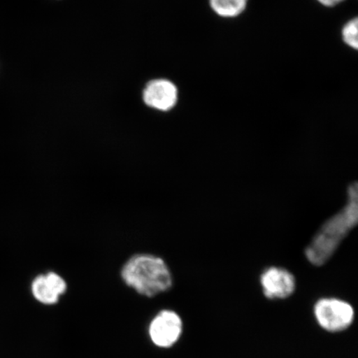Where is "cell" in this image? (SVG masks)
<instances>
[{
  "label": "cell",
  "instance_id": "obj_7",
  "mask_svg": "<svg viewBox=\"0 0 358 358\" xmlns=\"http://www.w3.org/2000/svg\"><path fill=\"white\" fill-rule=\"evenodd\" d=\"M263 292L271 299H285L294 293L295 279L289 271L280 267H271L261 276Z\"/></svg>",
  "mask_w": 358,
  "mask_h": 358
},
{
  "label": "cell",
  "instance_id": "obj_10",
  "mask_svg": "<svg viewBox=\"0 0 358 358\" xmlns=\"http://www.w3.org/2000/svg\"><path fill=\"white\" fill-rule=\"evenodd\" d=\"M317 1L320 3L322 6L326 7H334L344 1V0H317Z\"/></svg>",
  "mask_w": 358,
  "mask_h": 358
},
{
  "label": "cell",
  "instance_id": "obj_2",
  "mask_svg": "<svg viewBox=\"0 0 358 358\" xmlns=\"http://www.w3.org/2000/svg\"><path fill=\"white\" fill-rule=\"evenodd\" d=\"M120 275L125 285L146 297L166 292L173 285L166 262L152 254L134 255L124 263Z\"/></svg>",
  "mask_w": 358,
  "mask_h": 358
},
{
  "label": "cell",
  "instance_id": "obj_6",
  "mask_svg": "<svg viewBox=\"0 0 358 358\" xmlns=\"http://www.w3.org/2000/svg\"><path fill=\"white\" fill-rule=\"evenodd\" d=\"M31 289L36 301L45 306H53L66 292L67 284L59 274L49 271L36 277Z\"/></svg>",
  "mask_w": 358,
  "mask_h": 358
},
{
  "label": "cell",
  "instance_id": "obj_9",
  "mask_svg": "<svg viewBox=\"0 0 358 358\" xmlns=\"http://www.w3.org/2000/svg\"><path fill=\"white\" fill-rule=\"evenodd\" d=\"M343 40L348 46L358 48V20L357 17L347 22L342 31Z\"/></svg>",
  "mask_w": 358,
  "mask_h": 358
},
{
  "label": "cell",
  "instance_id": "obj_8",
  "mask_svg": "<svg viewBox=\"0 0 358 358\" xmlns=\"http://www.w3.org/2000/svg\"><path fill=\"white\" fill-rule=\"evenodd\" d=\"M210 6L222 17L239 16L245 10L248 0H209Z\"/></svg>",
  "mask_w": 358,
  "mask_h": 358
},
{
  "label": "cell",
  "instance_id": "obj_1",
  "mask_svg": "<svg viewBox=\"0 0 358 358\" xmlns=\"http://www.w3.org/2000/svg\"><path fill=\"white\" fill-rule=\"evenodd\" d=\"M358 222V186L348 189L347 203L339 212L327 220L306 249V257L312 265L321 266L328 262Z\"/></svg>",
  "mask_w": 358,
  "mask_h": 358
},
{
  "label": "cell",
  "instance_id": "obj_5",
  "mask_svg": "<svg viewBox=\"0 0 358 358\" xmlns=\"http://www.w3.org/2000/svg\"><path fill=\"white\" fill-rule=\"evenodd\" d=\"M142 100L149 108L160 112L172 110L178 101V90L171 80H151L142 92Z\"/></svg>",
  "mask_w": 358,
  "mask_h": 358
},
{
  "label": "cell",
  "instance_id": "obj_3",
  "mask_svg": "<svg viewBox=\"0 0 358 358\" xmlns=\"http://www.w3.org/2000/svg\"><path fill=\"white\" fill-rule=\"evenodd\" d=\"M317 323L329 332L345 330L355 320V310L350 303L338 299H322L315 306Z\"/></svg>",
  "mask_w": 358,
  "mask_h": 358
},
{
  "label": "cell",
  "instance_id": "obj_4",
  "mask_svg": "<svg viewBox=\"0 0 358 358\" xmlns=\"http://www.w3.org/2000/svg\"><path fill=\"white\" fill-rule=\"evenodd\" d=\"M182 322L180 316L172 310H162L157 315L149 326L152 343L161 348H171L181 337Z\"/></svg>",
  "mask_w": 358,
  "mask_h": 358
}]
</instances>
